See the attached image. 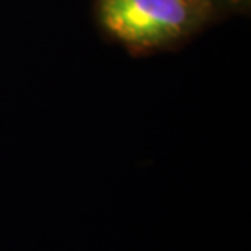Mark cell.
Returning a JSON list of instances; mask_svg holds the SVG:
<instances>
[{
	"label": "cell",
	"mask_w": 251,
	"mask_h": 251,
	"mask_svg": "<svg viewBox=\"0 0 251 251\" xmlns=\"http://www.w3.org/2000/svg\"><path fill=\"white\" fill-rule=\"evenodd\" d=\"M201 13L198 0H100L103 26L135 48H153L181 38Z\"/></svg>",
	"instance_id": "6da1fadb"
}]
</instances>
